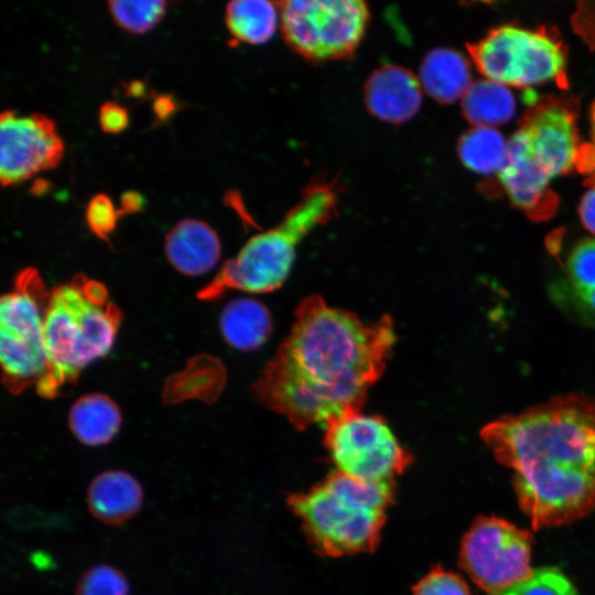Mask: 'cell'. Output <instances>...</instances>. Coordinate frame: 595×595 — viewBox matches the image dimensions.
Returning a JSON list of instances; mask_svg holds the SVG:
<instances>
[{
  "mask_svg": "<svg viewBox=\"0 0 595 595\" xmlns=\"http://www.w3.org/2000/svg\"><path fill=\"white\" fill-rule=\"evenodd\" d=\"M393 322L365 323L320 295L300 302L289 335L253 385L257 399L304 430L361 410L396 343Z\"/></svg>",
  "mask_w": 595,
  "mask_h": 595,
  "instance_id": "obj_1",
  "label": "cell"
},
{
  "mask_svg": "<svg viewBox=\"0 0 595 595\" xmlns=\"http://www.w3.org/2000/svg\"><path fill=\"white\" fill-rule=\"evenodd\" d=\"M495 458L511 470L521 511L533 530L565 526L595 510V400L552 398L480 430Z\"/></svg>",
  "mask_w": 595,
  "mask_h": 595,
  "instance_id": "obj_2",
  "label": "cell"
},
{
  "mask_svg": "<svg viewBox=\"0 0 595 595\" xmlns=\"http://www.w3.org/2000/svg\"><path fill=\"white\" fill-rule=\"evenodd\" d=\"M121 312L106 286L83 274L48 293L44 313L47 371L37 383L41 397L54 398L83 369L110 350Z\"/></svg>",
  "mask_w": 595,
  "mask_h": 595,
  "instance_id": "obj_3",
  "label": "cell"
},
{
  "mask_svg": "<svg viewBox=\"0 0 595 595\" xmlns=\"http://www.w3.org/2000/svg\"><path fill=\"white\" fill-rule=\"evenodd\" d=\"M338 205L335 181H316L273 228L252 236L235 258L226 260L197 298L214 301L228 290L263 294L278 290L294 262L296 247L315 227L334 215Z\"/></svg>",
  "mask_w": 595,
  "mask_h": 595,
  "instance_id": "obj_4",
  "label": "cell"
},
{
  "mask_svg": "<svg viewBox=\"0 0 595 595\" xmlns=\"http://www.w3.org/2000/svg\"><path fill=\"white\" fill-rule=\"evenodd\" d=\"M393 483H367L334 472L289 505L313 547L325 555L372 551L380 539Z\"/></svg>",
  "mask_w": 595,
  "mask_h": 595,
  "instance_id": "obj_5",
  "label": "cell"
},
{
  "mask_svg": "<svg viewBox=\"0 0 595 595\" xmlns=\"http://www.w3.org/2000/svg\"><path fill=\"white\" fill-rule=\"evenodd\" d=\"M572 112L548 105L533 112L508 140L499 182L510 201L523 212L544 215L543 199L558 176L581 158Z\"/></svg>",
  "mask_w": 595,
  "mask_h": 595,
  "instance_id": "obj_6",
  "label": "cell"
},
{
  "mask_svg": "<svg viewBox=\"0 0 595 595\" xmlns=\"http://www.w3.org/2000/svg\"><path fill=\"white\" fill-rule=\"evenodd\" d=\"M48 293L36 269L29 267L14 278L0 301V360L2 381L19 394L37 386L47 371L44 313Z\"/></svg>",
  "mask_w": 595,
  "mask_h": 595,
  "instance_id": "obj_7",
  "label": "cell"
},
{
  "mask_svg": "<svg viewBox=\"0 0 595 595\" xmlns=\"http://www.w3.org/2000/svg\"><path fill=\"white\" fill-rule=\"evenodd\" d=\"M278 6L285 42L311 62L350 56L370 17L367 3L360 0H291Z\"/></svg>",
  "mask_w": 595,
  "mask_h": 595,
  "instance_id": "obj_8",
  "label": "cell"
},
{
  "mask_svg": "<svg viewBox=\"0 0 595 595\" xmlns=\"http://www.w3.org/2000/svg\"><path fill=\"white\" fill-rule=\"evenodd\" d=\"M324 442L336 472L361 482L393 483L412 461L387 422L361 410L329 420Z\"/></svg>",
  "mask_w": 595,
  "mask_h": 595,
  "instance_id": "obj_9",
  "label": "cell"
},
{
  "mask_svg": "<svg viewBox=\"0 0 595 595\" xmlns=\"http://www.w3.org/2000/svg\"><path fill=\"white\" fill-rule=\"evenodd\" d=\"M477 69L508 87H529L555 80L565 71L561 44L547 33L501 25L470 47Z\"/></svg>",
  "mask_w": 595,
  "mask_h": 595,
  "instance_id": "obj_10",
  "label": "cell"
},
{
  "mask_svg": "<svg viewBox=\"0 0 595 595\" xmlns=\"http://www.w3.org/2000/svg\"><path fill=\"white\" fill-rule=\"evenodd\" d=\"M533 534L496 516H479L461 541L458 563L488 595L524 578L532 570Z\"/></svg>",
  "mask_w": 595,
  "mask_h": 595,
  "instance_id": "obj_11",
  "label": "cell"
},
{
  "mask_svg": "<svg viewBox=\"0 0 595 595\" xmlns=\"http://www.w3.org/2000/svg\"><path fill=\"white\" fill-rule=\"evenodd\" d=\"M65 145L55 121L43 113L19 116L12 109L0 113V181L18 185L33 175L56 167Z\"/></svg>",
  "mask_w": 595,
  "mask_h": 595,
  "instance_id": "obj_12",
  "label": "cell"
},
{
  "mask_svg": "<svg viewBox=\"0 0 595 595\" xmlns=\"http://www.w3.org/2000/svg\"><path fill=\"white\" fill-rule=\"evenodd\" d=\"M419 78L408 68L385 65L376 69L365 85V102L381 121L403 123L412 119L422 105Z\"/></svg>",
  "mask_w": 595,
  "mask_h": 595,
  "instance_id": "obj_13",
  "label": "cell"
},
{
  "mask_svg": "<svg viewBox=\"0 0 595 595\" xmlns=\"http://www.w3.org/2000/svg\"><path fill=\"white\" fill-rule=\"evenodd\" d=\"M164 251L167 261L176 271L198 277L217 264L221 246L218 235L207 223L183 219L167 232Z\"/></svg>",
  "mask_w": 595,
  "mask_h": 595,
  "instance_id": "obj_14",
  "label": "cell"
},
{
  "mask_svg": "<svg viewBox=\"0 0 595 595\" xmlns=\"http://www.w3.org/2000/svg\"><path fill=\"white\" fill-rule=\"evenodd\" d=\"M142 496V488L131 474L123 470H107L91 480L87 505L96 519L107 524L119 526L138 512Z\"/></svg>",
  "mask_w": 595,
  "mask_h": 595,
  "instance_id": "obj_15",
  "label": "cell"
},
{
  "mask_svg": "<svg viewBox=\"0 0 595 595\" xmlns=\"http://www.w3.org/2000/svg\"><path fill=\"white\" fill-rule=\"evenodd\" d=\"M418 78L430 97L444 104L463 98L473 84L466 57L446 47L434 48L424 56Z\"/></svg>",
  "mask_w": 595,
  "mask_h": 595,
  "instance_id": "obj_16",
  "label": "cell"
},
{
  "mask_svg": "<svg viewBox=\"0 0 595 595\" xmlns=\"http://www.w3.org/2000/svg\"><path fill=\"white\" fill-rule=\"evenodd\" d=\"M68 425L79 442L99 446L117 435L121 425V412L109 397L91 393L74 402L68 414Z\"/></svg>",
  "mask_w": 595,
  "mask_h": 595,
  "instance_id": "obj_17",
  "label": "cell"
},
{
  "mask_svg": "<svg viewBox=\"0 0 595 595\" xmlns=\"http://www.w3.org/2000/svg\"><path fill=\"white\" fill-rule=\"evenodd\" d=\"M219 326L228 345L242 351L261 346L272 328L268 310L251 299H235L229 302L220 314Z\"/></svg>",
  "mask_w": 595,
  "mask_h": 595,
  "instance_id": "obj_18",
  "label": "cell"
},
{
  "mask_svg": "<svg viewBox=\"0 0 595 595\" xmlns=\"http://www.w3.org/2000/svg\"><path fill=\"white\" fill-rule=\"evenodd\" d=\"M516 108L510 87L487 78L473 82L462 98L463 113L474 126L496 128L507 123Z\"/></svg>",
  "mask_w": 595,
  "mask_h": 595,
  "instance_id": "obj_19",
  "label": "cell"
},
{
  "mask_svg": "<svg viewBox=\"0 0 595 595\" xmlns=\"http://www.w3.org/2000/svg\"><path fill=\"white\" fill-rule=\"evenodd\" d=\"M280 17L278 3L267 0H236L227 4L225 22L238 42L267 43L275 33Z\"/></svg>",
  "mask_w": 595,
  "mask_h": 595,
  "instance_id": "obj_20",
  "label": "cell"
},
{
  "mask_svg": "<svg viewBox=\"0 0 595 595\" xmlns=\"http://www.w3.org/2000/svg\"><path fill=\"white\" fill-rule=\"evenodd\" d=\"M508 140L494 127L474 126L458 142L462 163L470 171L498 174L507 154Z\"/></svg>",
  "mask_w": 595,
  "mask_h": 595,
  "instance_id": "obj_21",
  "label": "cell"
},
{
  "mask_svg": "<svg viewBox=\"0 0 595 595\" xmlns=\"http://www.w3.org/2000/svg\"><path fill=\"white\" fill-rule=\"evenodd\" d=\"M591 292H595V237L574 246L566 262V278L552 291L554 299Z\"/></svg>",
  "mask_w": 595,
  "mask_h": 595,
  "instance_id": "obj_22",
  "label": "cell"
},
{
  "mask_svg": "<svg viewBox=\"0 0 595 595\" xmlns=\"http://www.w3.org/2000/svg\"><path fill=\"white\" fill-rule=\"evenodd\" d=\"M115 23L125 31L143 34L156 26L166 12L163 0L109 1L107 3Z\"/></svg>",
  "mask_w": 595,
  "mask_h": 595,
  "instance_id": "obj_23",
  "label": "cell"
},
{
  "mask_svg": "<svg viewBox=\"0 0 595 595\" xmlns=\"http://www.w3.org/2000/svg\"><path fill=\"white\" fill-rule=\"evenodd\" d=\"M491 595H580L572 581L558 567L532 569L519 582Z\"/></svg>",
  "mask_w": 595,
  "mask_h": 595,
  "instance_id": "obj_24",
  "label": "cell"
},
{
  "mask_svg": "<svg viewBox=\"0 0 595 595\" xmlns=\"http://www.w3.org/2000/svg\"><path fill=\"white\" fill-rule=\"evenodd\" d=\"M75 595H129V583L120 570L99 564L79 577Z\"/></svg>",
  "mask_w": 595,
  "mask_h": 595,
  "instance_id": "obj_25",
  "label": "cell"
},
{
  "mask_svg": "<svg viewBox=\"0 0 595 595\" xmlns=\"http://www.w3.org/2000/svg\"><path fill=\"white\" fill-rule=\"evenodd\" d=\"M413 595H473V593L461 575L435 566L414 585Z\"/></svg>",
  "mask_w": 595,
  "mask_h": 595,
  "instance_id": "obj_26",
  "label": "cell"
},
{
  "mask_svg": "<svg viewBox=\"0 0 595 595\" xmlns=\"http://www.w3.org/2000/svg\"><path fill=\"white\" fill-rule=\"evenodd\" d=\"M89 229L100 239L107 240L121 217L111 198L102 193L93 196L86 208Z\"/></svg>",
  "mask_w": 595,
  "mask_h": 595,
  "instance_id": "obj_27",
  "label": "cell"
},
{
  "mask_svg": "<svg viewBox=\"0 0 595 595\" xmlns=\"http://www.w3.org/2000/svg\"><path fill=\"white\" fill-rule=\"evenodd\" d=\"M101 130L106 133H120L129 125L128 110L115 101H106L101 105L98 115Z\"/></svg>",
  "mask_w": 595,
  "mask_h": 595,
  "instance_id": "obj_28",
  "label": "cell"
},
{
  "mask_svg": "<svg viewBox=\"0 0 595 595\" xmlns=\"http://www.w3.org/2000/svg\"><path fill=\"white\" fill-rule=\"evenodd\" d=\"M578 214L583 226L595 235V184L582 196Z\"/></svg>",
  "mask_w": 595,
  "mask_h": 595,
  "instance_id": "obj_29",
  "label": "cell"
},
{
  "mask_svg": "<svg viewBox=\"0 0 595 595\" xmlns=\"http://www.w3.org/2000/svg\"><path fill=\"white\" fill-rule=\"evenodd\" d=\"M153 113L159 122L169 120L177 110L176 99L169 94H160L152 102Z\"/></svg>",
  "mask_w": 595,
  "mask_h": 595,
  "instance_id": "obj_30",
  "label": "cell"
},
{
  "mask_svg": "<svg viewBox=\"0 0 595 595\" xmlns=\"http://www.w3.org/2000/svg\"><path fill=\"white\" fill-rule=\"evenodd\" d=\"M120 206L118 208L120 216L139 213L145 205L143 195L137 191H126L120 196Z\"/></svg>",
  "mask_w": 595,
  "mask_h": 595,
  "instance_id": "obj_31",
  "label": "cell"
},
{
  "mask_svg": "<svg viewBox=\"0 0 595 595\" xmlns=\"http://www.w3.org/2000/svg\"><path fill=\"white\" fill-rule=\"evenodd\" d=\"M592 140L586 150H582L581 158L578 162H583V166L589 171L595 173V105L592 109Z\"/></svg>",
  "mask_w": 595,
  "mask_h": 595,
  "instance_id": "obj_32",
  "label": "cell"
},
{
  "mask_svg": "<svg viewBox=\"0 0 595 595\" xmlns=\"http://www.w3.org/2000/svg\"><path fill=\"white\" fill-rule=\"evenodd\" d=\"M125 90L128 97L139 98L145 94V85L141 80H131L125 84Z\"/></svg>",
  "mask_w": 595,
  "mask_h": 595,
  "instance_id": "obj_33",
  "label": "cell"
}]
</instances>
